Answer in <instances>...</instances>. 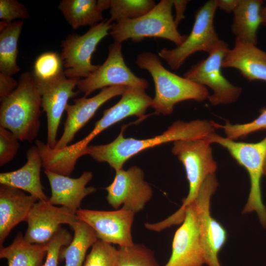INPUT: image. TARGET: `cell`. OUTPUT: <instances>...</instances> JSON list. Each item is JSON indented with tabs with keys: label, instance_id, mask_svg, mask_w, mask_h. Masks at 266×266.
Here are the masks:
<instances>
[{
	"label": "cell",
	"instance_id": "25",
	"mask_svg": "<svg viewBox=\"0 0 266 266\" xmlns=\"http://www.w3.org/2000/svg\"><path fill=\"white\" fill-rule=\"evenodd\" d=\"M47 252L46 244L29 243L19 233L10 245L0 247V258L7 261L8 266H42Z\"/></svg>",
	"mask_w": 266,
	"mask_h": 266
},
{
	"label": "cell",
	"instance_id": "8",
	"mask_svg": "<svg viewBox=\"0 0 266 266\" xmlns=\"http://www.w3.org/2000/svg\"><path fill=\"white\" fill-rule=\"evenodd\" d=\"M217 8L215 0L206 1L197 10L191 32L184 41L174 48H163L158 52L159 56L172 70L179 69L189 57L197 52L210 54L221 42L214 26Z\"/></svg>",
	"mask_w": 266,
	"mask_h": 266
},
{
	"label": "cell",
	"instance_id": "30",
	"mask_svg": "<svg viewBox=\"0 0 266 266\" xmlns=\"http://www.w3.org/2000/svg\"><path fill=\"white\" fill-rule=\"evenodd\" d=\"M61 56L54 52H46L36 59L32 71L35 80L47 81L64 73Z\"/></svg>",
	"mask_w": 266,
	"mask_h": 266
},
{
	"label": "cell",
	"instance_id": "18",
	"mask_svg": "<svg viewBox=\"0 0 266 266\" xmlns=\"http://www.w3.org/2000/svg\"><path fill=\"white\" fill-rule=\"evenodd\" d=\"M126 88L121 85L106 87L93 97L87 98L84 96L74 100L73 104H67L65 109L67 117L64 132L54 148L60 149L68 145L77 133L93 117L98 109L112 98L121 95Z\"/></svg>",
	"mask_w": 266,
	"mask_h": 266
},
{
	"label": "cell",
	"instance_id": "5",
	"mask_svg": "<svg viewBox=\"0 0 266 266\" xmlns=\"http://www.w3.org/2000/svg\"><path fill=\"white\" fill-rule=\"evenodd\" d=\"M211 144L206 137L173 142L171 152L185 167L189 193L180 208L163 220L166 227L182 223L186 208L195 201L201 185L208 176L215 174L217 164L213 158Z\"/></svg>",
	"mask_w": 266,
	"mask_h": 266
},
{
	"label": "cell",
	"instance_id": "2",
	"mask_svg": "<svg viewBox=\"0 0 266 266\" xmlns=\"http://www.w3.org/2000/svg\"><path fill=\"white\" fill-rule=\"evenodd\" d=\"M125 129L108 144L89 145L87 155L97 162L108 163L116 171L123 168L130 158L143 150L171 141L204 138L215 133L216 129L212 121L197 119L186 122L178 120L160 135L138 139L125 137Z\"/></svg>",
	"mask_w": 266,
	"mask_h": 266
},
{
	"label": "cell",
	"instance_id": "7",
	"mask_svg": "<svg viewBox=\"0 0 266 266\" xmlns=\"http://www.w3.org/2000/svg\"><path fill=\"white\" fill-rule=\"evenodd\" d=\"M206 138L226 148L236 162L247 170L250 190L242 213L256 211L263 227L266 228V207L262 201L261 182L266 156V136L256 143L235 141L215 133Z\"/></svg>",
	"mask_w": 266,
	"mask_h": 266
},
{
	"label": "cell",
	"instance_id": "29",
	"mask_svg": "<svg viewBox=\"0 0 266 266\" xmlns=\"http://www.w3.org/2000/svg\"><path fill=\"white\" fill-rule=\"evenodd\" d=\"M118 250L116 266H160L154 252L143 244L119 247Z\"/></svg>",
	"mask_w": 266,
	"mask_h": 266
},
{
	"label": "cell",
	"instance_id": "35",
	"mask_svg": "<svg viewBox=\"0 0 266 266\" xmlns=\"http://www.w3.org/2000/svg\"><path fill=\"white\" fill-rule=\"evenodd\" d=\"M30 13L26 6L16 0H0V19L6 23L28 19Z\"/></svg>",
	"mask_w": 266,
	"mask_h": 266
},
{
	"label": "cell",
	"instance_id": "6",
	"mask_svg": "<svg viewBox=\"0 0 266 266\" xmlns=\"http://www.w3.org/2000/svg\"><path fill=\"white\" fill-rule=\"evenodd\" d=\"M172 0H162L140 17L113 23L109 34L114 42L121 43L129 39L138 42L147 37H158L179 46L187 36L178 32L172 14Z\"/></svg>",
	"mask_w": 266,
	"mask_h": 266
},
{
	"label": "cell",
	"instance_id": "9",
	"mask_svg": "<svg viewBox=\"0 0 266 266\" xmlns=\"http://www.w3.org/2000/svg\"><path fill=\"white\" fill-rule=\"evenodd\" d=\"M112 25L105 19L84 34L71 33L62 42L60 56L67 78H85L98 68L99 65L92 64V56L99 42L109 34Z\"/></svg>",
	"mask_w": 266,
	"mask_h": 266
},
{
	"label": "cell",
	"instance_id": "16",
	"mask_svg": "<svg viewBox=\"0 0 266 266\" xmlns=\"http://www.w3.org/2000/svg\"><path fill=\"white\" fill-rule=\"evenodd\" d=\"M204 264L200 226L194 202L188 206L175 233L170 257L164 266H202Z\"/></svg>",
	"mask_w": 266,
	"mask_h": 266
},
{
	"label": "cell",
	"instance_id": "23",
	"mask_svg": "<svg viewBox=\"0 0 266 266\" xmlns=\"http://www.w3.org/2000/svg\"><path fill=\"white\" fill-rule=\"evenodd\" d=\"M110 0H62L58 8L71 28L94 26L103 21L102 12L109 8Z\"/></svg>",
	"mask_w": 266,
	"mask_h": 266
},
{
	"label": "cell",
	"instance_id": "36",
	"mask_svg": "<svg viewBox=\"0 0 266 266\" xmlns=\"http://www.w3.org/2000/svg\"><path fill=\"white\" fill-rule=\"evenodd\" d=\"M18 84V82L12 76L0 72V101L10 94Z\"/></svg>",
	"mask_w": 266,
	"mask_h": 266
},
{
	"label": "cell",
	"instance_id": "17",
	"mask_svg": "<svg viewBox=\"0 0 266 266\" xmlns=\"http://www.w3.org/2000/svg\"><path fill=\"white\" fill-rule=\"evenodd\" d=\"M78 220L76 214L65 207H57L49 200H38L34 204L26 222L28 228L25 239L33 244H45L61 228Z\"/></svg>",
	"mask_w": 266,
	"mask_h": 266
},
{
	"label": "cell",
	"instance_id": "15",
	"mask_svg": "<svg viewBox=\"0 0 266 266\" xmlns=\"http://www.w3.org/2000/svg\"><path fill=\"white\" fill-rule=\"evenodd\" d=\"M79 80L68 78L64 73L47 81L35 79L41 95V108L47 115L46 144L51 148H54L57 142L56 137L59 126L67 101L77 95V92L73 90Z\"/></svg>",
	"mask_w": 266,
	"mask_h": 266
},
{
	"label": "cell",
	"instance_id": "32",
	"mask_svg": "<svg viewBox=\"0 0 266 266\" xmlns=\"http://www.w3.org/2000/svg\"><path fill=\"white\" fill-rule=\"evenodd\" d=\"M118 254V249L112 244L98 239L83 266H116Z\"/></svg>",
	"mask_w": 266,
	"mask_h": 266
},
{
	"label": "cell",
	"instance_id": "11",
	"mask_svg": "<svg viewBox=\"0 0 266 266\" xmlns=\"http://www.w3.org/2000/svg\"><path fill=\"white\" fill-rule=\"evenodd\" d=\"M218 186L215 174L208 176L201 185L194 201L199 220L204 263L207 266H221L218 254L228 237L226 230L210 214V199Z\"/></svg>",
	"mask_w": 266,
	"mask_h": 266
},
{
	"label": "cell",
	"instance_id": "28",
	"mask_svg": "<svg viewBox=\"0 0 266 266\" xmlns=\"http://www.w3.org/2000/svg\"><path fill=\"white\" fill-rule=\"evenodd\" d=\"M156 5L153 0H110V23L140 17Z\"/></svg>",
	"mask_w": 266,
	"mask_h": 266
},
{
	"label": "cell",
	"instance_id": "38",
	"mask_svg": "<svg viewBox=\"0 0 266 266\" xmlns=\"http://www.w3.org/2000/svg\"><path fill=\"white\" fill-rule=\"evenodd\" d=\"M239 0H215L217 8L230 13L233 12Z\"/></svg>",
	"mask_w": 266,
	"mask_h": 266
},
{
	"label": "cell",
	"instance_id": "20",
	"mask_svg": "<svg viewBox=\"0 0 266 266\" xmlns=\"http://www.w3.org/2000/svg\"><path fill=\"white\" fill-rule=\"evenodd\" d=\"M38 199L27 195L21 190L5 185H0V245L11 230L26 221L31 208Z\"/></svg>",
	"mask_w": 266,
	"mask_h": 266
},
{
	"label": "cell",
	"instance_id": "10",
	"mask_svg": "<svg viewBox=\"0 0 266 266\" xmlns=\"http://www.w3.org/2000/svg\"><path fill=\"white\" fill-rule=\"evenodd\" d=\"M229 49L227 43L222 40L207 58L198 62L183 74V77L213 91L208 98L213 105L233 103L241 93V88L231 84L222 72L223 60Z\"/></svg>",
	"mask_w": 266,
	"mask_h": 266
},
{
	"label": "cell",
	"instance_id": "3",
	"mask_svg": "<svg viewBox=\"0 0 266 266\" xmlns=\"http://www.w3.org/2000/svg\"><path fill=\"white\" fill-rule=\"evenodd\" d=\"M0 102V126L20 141L34 140L40 127L41 97L33 72L22 73L17 87Z\"/></svg>",
	"mask_w": 266,
	"mask_h": 266
},
{
	"label": "cell",
	"instance_id": "13",
	"mask_svg": "<svg viewBox=\"0 0 266 266\" xmlns=\"http://www.w3.org/2000/svg\"><path fill=\"white\" fill-rule=\"evenodd\" d=\"M105 189L110 205L115 209L122 205L135 214L143 209L153 194L152 188L144 180L143 171L136 166L116 171L113 182Z\"/></svg>",
	"mask_w": 266,
	"mask_h": 266
},
{
	"label": "cell",
	"instance_id": "31",
	"mask_svg": "<svg viewBox=\"0 0 266 266\" xmlns=\"http://www.w3.org/2000/svg\"><path fill=\"white\" fill-rule=\"evenodd\" d=\"M215 129L224 130L226 137L235 140L244 138L247 135L255 132L266 130V108L260 110V115L251 122L242 124H232L226 121L224 125L218 124L213 121Z\"/></svg>",
	"mask_w": 266,
	"mask_h": 266
},
{
	"label": "cell",
	"instance_id": "22",
	"mask_svg": "<svg viewBox=\"0 0 266 266\" xmlns=\"http://www.w3.org/2000/svg\"><path fill=\"white\" fill-rule=\"evenodd\" d=\"M27 162L21 168L14 171L1 172L0 183L26 191L39 200H49L40 181L42 160L36 145L26 153Z\"/></svg>",
	"mask_w": 266,
	"mask_h": 266
},
{
	"label": "cell",
	"instance_id": "34",
	"mask_svg": "<svg viewBox=\"0 0 266 266\" xmlns=\"http://www.w3.org/2000/svg\"><path fill=\"white\" fill-rule=\"evenodd\" d=\"M19 139L10 131L0 126V166L10 162L20 148Z\"/></svg>",
	"mask_w": 266,
	"mask_h": 266
},
{
	"label": "cell",
	"instance_id": "14",
	"mask_svg": "<svg viewBox=\"0 0 266 266\" xmlns=\"http://www.w3.org/2000/svg\"><path fill=\"white\" fill-rule=\"evenodd\" d=\"M134 215L133 211L122 207L114 211L80 208L76 213L78 219L94 230L98 239L119 247L134 244L132 227Z\"/></svg>",
	"mask_w": 266,
	"mask_h": 266
},
{
	"label": "cell",
	"instance_id": "12",
	"mask_svg": "<svg viewBox=\"0 0 266 266\" xmlns=\"http://www.w3.org/2000/svg\"><path fill=\"white\" fill-rule=\"evenodd\" d=\"M122 43L114 42L108 48L103 63L87 78L80 79L77 87L87 97L98 89L114 86H125L146 89L148 81L136 76L125 63Z\"/></svg>",
	"mask_w": 266,
	"mask_h": 266
},
{
	"label": "cell",
	"instance_id": "26",
	"mask_svg": "<svg viewBox=\"0 0 266 266\" xmlns=\"http://www.w3.org/2000/svg\"><path fill=\"white\" fill-rule=\"evenodd\" d=\"M69 226L74 235L70 243L61 248L59 260H65V266H83L88 249L98 239L94 230L82 220L78 219Z\"/></svg>",
	"mask_w": 266,
	"mask_h": 266
},
{
	"label": "cell",
	"instance_id": "37",
	"mask_svg": "<svg viewBox=\"0 0 266 266\" xmlns=\"http://www.w3.org/2000/svg\"><path fill=\"white\" fill-rule=\"evenodd\" d=\"M189 1L186 0H172L176 11L174 22L177 26L180 22L185 18L184 13Z\"/></svg>",
	"mask_w": 266,
	"mask_h": 266
},
{
	"label": "cell",
	"instance_id": "4",
	"mask_svg": "<svg viewBox=\"0 0 266 266\" xmlns=\"http://www.w3.org/2000/svg\"><path fill=\"white\" fill-rule=\"evenodd\" d=\"M135 63L139 68L147 70L153 80L155 95L151 107L156 114H170L174 105L179 102L187 100L201 102L210 96L205 86L166 69L153 53L138 54Z\"/></svg>",
	"mask_w": 266,
	"mask_h": 266
},
{
	"label": "cell",
	"instance_id": "1",
	"mask_svg": "<svg viewBox=\"0 0 266 266\" xmlns=\"http://www.w3.org/2000/svg\"><path fill=\"white\" fill-rule=\"evenodd\" d=\"M145 90L127 87L119 101L103 111V116L96 122L93 130L80 141L60 149L45 146L42 150V157L46 168L69 176L74 169L77 160L87 155L90 143L102 132L130 116L134 115L144 119L152 101V98Z\"/></svg>",
	"mask_w": 266,
	"mask_h": 266
},
{
	"label": "cell",
	"instance_id": "19",
	"mask_svg": "<svg viewBox=\"0 0 266 266\" xmlns=\"http://www.w3.org/2000/svg\"><path fill=\"white\" fill-rule=\"evenodd\" d=\"M51 187V196L49 201L54 205L65 207L76 214L81 202L86 196L95 193L96 189L86 187L93 177L90 171H84L77 178H70L45 170Z\"/></svg>",
	"mask_w": 266,
	"mask_h": 266
},
{
	"label": "cell",
	"instance_id": "40",
	"mask_svg": "<svg viewBox=\"0 0 266 266\" xmlns=\"http://www.w3.org/2000/svg\"><path fill=\"white\" fill-rule=\"evenodd\" d=\"M264 175L266 176V156L264 161V168H263Z\"/></svg>",
	"mask_w": 266,
	"mask_h": 266
},
{
	"label": "cell",
	"instance_id": "27",
	"mask_svg": "<svg viewBox=\"0 0 266 266\" xmlns=\"http://www.w3.org/2000/svg\"><path fill=\"white\" fill-rule=\"evenodd\" d=\"M24 24L23 20L0 22V72L12 76L20 70L17 64L18 42Z\"/></svg>",
	"mask_w": 266,
	"mask_h": 266
},
{
	"label": "cell",
	"instance_id": "33",
	"mask_svg": "<svg viewBox=\"0 0 266 266\" xmlns=\"http://www.w3.org/2000/svg\"><path fill=\"white\" fill-rule=\"evenodd\" d=\"M72 239L69 232L61 227L46 243L47 255L42 266H58L61 248L68 245Z\"/></svg>",
	"mask_w": 266,
	"mask_h": 266
},
{
	"label": "cell",
	"instance_id": "21",
	"mask_svg": "<svg viewBox=\"0 0 266 266\" xmlns=\"http://www.w3.org/2000/svg\"><path fill=\"white\" fill-rule=\"evenodd\" d=\"M222 67L237 69L250 81L266 82V51L235 38L233 48L225 55Z\"/></svg>",
	"mask_w": 266,
	"mask_h": 266
},
{
	"label": "cell",
	"instance_id": "24",
	"mask_svg": "<svg viewBox=\"0 0 266 266\" xmlns=\"http://www.w3.org/2000/svg\"><path fill=\"white\" fill-rule=\"evenodd\" d=\"M262 0H239L233 12L232 31L236 38L254 45L257 31L262 25Z\"/></svg>",
	"mask_w": 266,
	"mask_h": 266
},
{
	"label": "cell",
	"instance_id": "39",
	"mask_svg": "<svg viewBox=\"0 0 266 266\" xmlns=\"http://www.w3.org/2000/svg\"><path fill=\"white\" fill-rule=\"evenodd\" d=\"M262 25L266 26V5L261 10Z\"/></svg>",
	"mask_w": 266,
	"mask_h": 266
}]
</instances>
